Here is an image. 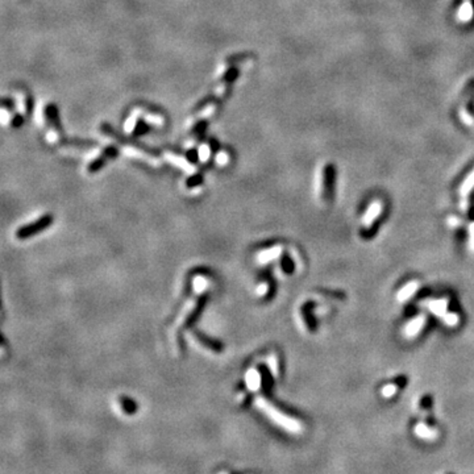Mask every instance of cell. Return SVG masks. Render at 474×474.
<instances>
[{"instance_id": "1", "label": "cell", "mask_w": 474, "mask_h": 474, "mask_svg": "<svg viewBox=\"0 0 474 474\" xmlns=\"http://www.w3.org/2000/svg\"><path fill=\"white\" fill-rule=\"evenodd\" d=\"M457 115L463 124L474 129V79L468 82L459 98Z\"/></svg>"}, {"instance_id": "2", "label": "cell", "mask_w": 474, "mask_h": 474, "mask_svg": "<svg viewBox=\"0 0 474 474\" xmlns=\"http://www.w3.org/2000/svg\"><path fill=\"white\" fill-rule=\"evenodd\" d=\"M259 406L275 424H278L279 427H282L283 430H286L290 433H301L302 432L303 426L299 420L294 419V418H291V416L286 415V414H282L279 410H277L271 404H269L262 399H259Z\"/></svg>"}, {"instance_id": "3", "label": "cell", "mask_w": 474, "mask_h": 474, "mask_svg": "<svg viewBox=\"0 0 474 474\" xmlns=\"http://www.w3.org/2000/svg\"><path fill=\"white\" fill-rule=\"evenodd\" d=\"M51 224V217L50 216H43V217H40L39 220H36L33 223L27 224V225H24V227L19 228L17 232H16V236H17V239H29L32 236L37 235L43 229H46L49 225Z\"/></svg>"}, {"instance_id": "4", "label": "cell", "mask_w": 474, "mask_h": 474, "mask_svg": "<svg viewBox=\"0 0 474 474\" xmlns=\"http://www.w3.org/2000/svg\"><path fill=\"white\" fill-rule=\"evenodd\" d=\"M414 433L416 435V437H419V439L424 440V441H430V443L437 440L440 436L439 430L433 424L427 423V420H422V422L416 424L414 427Z\"/></svg>"}, {"instance_id": "5", "label": "cell", "mask_w": 474, "mask_h": 474, "mask_svg": "<svg viewBox=\"0 0 474 474\" xmlns=\"http://www.w3.org/2000/svg\"><path fill=\"white\" fill-rule=\"evenodd\" d=\"M456 20L461 25L474 24V0H463L456 11Z\"/></svg>"}, {"instance_id": "6", "label": "cell", "mask_w": 474, "mask_h": 474, "mask_svg": "<svg viewBox=\"0 0 474 474\" xmlns=\"http://www.w3.org/2000/svg\"><path fill=\"white\" fill-rule=\"evenodd\" d=\"M382 211H384V203H382L380 199L373 200L372 203L368 206L364 216H362V219H361L362 225H364L365 228L372 227L373 224H374V221H376L381 215H382Z\"/></svg>"}, {"instance_id": "7", "label": "cell", "mask_w": 474, "mask_h": 474, "mask_svg": "<svg viewBox=\"0 0 474 474\" xmlns=\"http://www.w3.org/2000/svg\"><path fill=\"white\" fill-rule=\"evenodd\" d=\"M427 323V316L426 315H416L415 317H412L411 320H408L406 323L403 328V335L406 339H415L419 335L423 328L426 327Z\"/></svg>"}, {"instance_id": "8", "label": "cell", "mask_w": 474, "mask_h": 474, "mask_svg": "<svg viewBox=\"0 0 474 474\" xmlns=\"http://www.w3.org/2000/svg\"><path fill=\"white\" fill-rule=\"evenodd\" d=\"M448 306H449V299L440 298L427 301L424 307H427L430 312H432V314L436 315L437 317H441L445 312H448Z\"/></svg>"}, {"instance_id": "9", "label": "cell", "mask_w": 474, "mask_h": 474, "mask_svg": "<svg viewBox=\"0 0 474 474\" xmlns=\"http://www.w3.org/2000/svg\"><path fill=\"white\" fill-rule=\"evenodd\" d=\"M418 289H419V282L418 281H410L396 293V301L400 303L407 302L415 295Z\"/></svg>"}, {"instance_id": "10", "label": "cell", "mask_w": 474, "mask_h": 474, "mask_svg": "<svg viewBox=\"0 0 474 474\" xmlns=\"http://www.w3.org/2000/svg\"><path fill=\"white\" fill-rule=\"evenodd\" d=\"M474 188V168L472 169V172H469L467 175V178L463 180V183L460 184L459 188V194L461 198H467L472 191H473Z\"/></svg>"}, {"instance_id": "11", "label": "cell", "mask_w": 474, "mask_h": 474, "mask_svg": "<svg viewBox=\"0 0 474 474\" xmlns=\"http://www.w3.org/2000/svg\"><path fill=\"white\" fill-rule=\"evenodd\" d=\"M281 253H282V247L277 245V247H273L270 248V249H267V251L261 252V255L259 256V259L262 263L270 262V261H273V259H278L279 256H281Z\"/></svg>"}, {"instance_id": "12", "label": "cell", "mask_w": 474, "mask_h": 474, "mask_svg": "<svg viewBox=\"0 0 474 474\" xmlns=\"http://www.w3.org/2000/svg\"><path fill=\"white\" fill-rule=\"evenodd\" d=\"M325 179H327V169L321 168L320 170L317 172L316 180H315V192H316V195L319 196V198H320L323 191H324Z\"/></svg>"}, {"instance_id": "13", "label": "cell", "mask_w": 474, "mask_h": 474, "mask_svg": "<svg viewBox=\"0 0 474 474\" xmlns=\"http://www.w3.org/2000/svg\"><path fill=\"white\" fill-rule=\"evenodd\" d=\"M399 391V386L396 384H388L381 388V395L385 399H390L392 396L396 395V392Z\"/></svg>"}, {"instance_id": "14", "label": "cell", "mask_w": 474, "mask_h": 474, "mask_svg": "<svg viewBox=\"0 0 474 474\" xmlns=\"http://www.w3.org/2000/svg\"><path fill=\"white\" fill-rule=\"evenodd\" d=\"M440 319L443 320L444 324L451 327V328L452 327H456V325L460 323V316L456 314V312H445Z\"/></svg>"}, {"instance_id": "15", "label": "cell", "mask_w": 474, "mask_h": 474, "mask_svg": "<svg viewBox=\"0 0 474 474\" xmlns=\"http://www.w3.org/2000/svg\"><path fill=\"white\" fill-rule=\"evenodd\" d=\"M248 385H249V388L256 390V388H259V385H261V376H259L257 372H249L248 373Z\"/></svg>"}, {"instance_id": "16", "label": "cell", "mask_w": 474, "mask_h": 474, "mask_svg": "<svg viewBox=\"0 0 474 474\" xmlns=\"http://www.w3.org/2000/svg\"><path fill=\"white\" fill-rule=\"evenodd\" d=\"M237 77H239V70H237V69H229L223 77V81H225V82H233Z\"/></svg>"}, {"instance_id": "17", "label": "cell", "mask_w": 474, "mask_h": 474, "mask_svg": "<svg viewBox=\"0 0 474 474\" xmlns=\"http://www.w3.org/2000/svg\"><path fill=\"white\" fill-rule=\"evenodd\" d=\"M468 232H469V243H468L469 251H471L472 253H474V221H472V223L469 224Z\"/></svg>"}, {"instance_id": "18", "label": "cell", "mask_w": 474, "mask_h": 474, "mask_svg": "<svg viewBox=\"0 0 474 474\" xmlns=\"http://www.w3.org/2000/svg\"><path fill=\"white\" fill-rule=\"evenodd\" d=\"M21 124H23V118H21L20 115H16L15 119L12 120V126L15 127V128H19Z\"/></svg>"}, {"instance_id": "19", "label": "cell", "mask_w": 474, "mask_h": 474, "mask_svg": "<svg viewBox=\"0 0 474 474\" xmlns=\"http://www.w3.org/2000/svg\"><path fill=\"white\" fill-rule=\"evenodd\" d=\"M196 158H198V156H196V152H195V150H191V152L188 153V160L191 161V162H196Z\"/></svg>"}, {"instance_id": "20", "label": "cell", "mask_w": 474, "mask_h": 474, "mask_svg": "<svg viewBox=\"0 0 474 474\" xmlns=\"http://www.w3.org/2000/svg\"><path fill=\"white\" fill-rule=\"evenodd\" d=\"M441 474H455V473H451V472H445V473H441Z\"/></svg>"}]
</instances>
